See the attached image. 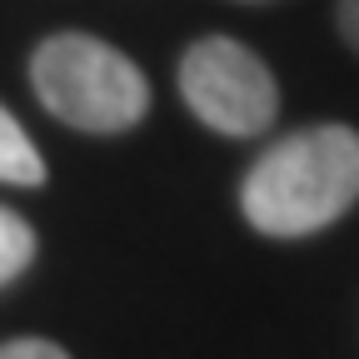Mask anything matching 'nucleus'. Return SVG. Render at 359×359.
<instances>
[{
    "mask_svg": "<svg viewBox=\"0 0 359 359\" xmlns=\"http://www.w3.org/2000/svg\"><path fill=\"white\" fill-rule=\"evenodd\" d=\"M0 185H45V160L6 105H0Z\"/></svg>",
    "mask_w": 359,
    "mask_h": 359,
    "instance_id": "4",
    "label": "nucleus"
},
{
    "mask_svg": "<svg viewBox=\"0 0 359 359\" xmlns=\"http://www.w3.org/2000/svg\"><path fill=\"white\" fill-rule=\"evenodd\" d=\"M339 35L359 50V0H339Z\"/></svg>",
    "mask_w": 359,
    "mask_h": 359,
    "instance_id": "7",
    "label": "nucleus"
},
{
    "mask_svg": "<svg viewBox=\"0 0 359 359\" xmlns=\"http://www.w3.org/2000/svg\"><path fill=\"white\" fill-rule=\"evenodd\" d=\"M30 259H35V230H30L15 210L0 205V285L20 280L25 269H30Z\"/></svg>",
    "mask_w": 359,
    "mask_h": 359,
    "instance_id": "5",
    "label": "nucleus"
},
{
    "mask_svg": "<svg viewBox=\"0 0 359 359\" xmlns=\"http://www.w3.org/2000/svg\"><path fill=\"white\" fill-rule=\"evenodd\" d=\"M359 200V130L309 125L275 150L240 185V210L269 240H299L334 224Z\"/></svg>",
    "mask_w": 359,
    "mask_h": 359,
    "instance_id": "1",
    "label": "nucleus"
},
{
    "mask_svg": "<svg viewBox=\"0 0 359 359\" xmlns=\"http://www.w3.org/2000/svg\"><path fill=\"white\" fill-rule=\"evenodd\" d=\"M0 359H70V354L50 339H11L0 344Z\"/></svg>",
    "mask_w": 359,
    "mask_h": 359,
    "instance_id": "6",
    "label": "nucleus"
},
{
    "mask_svg": "<svg viewBox=\"0 0 359 359\" xmlns=\"http://www.w3.org/2000/svg\"><path fill=\"white\" fill-rule=\"evenodd\" d=\"M30 85L40 105L55 120L90 130V135H115L140 125L150 110V85L130 55L95 35H50L30 60Z\"/></svg>",
    "mask_w": 359,
    "mask_h": 359,
    "instance_id": "2",
    "label": "nucleus"
},
{
    "mask_svg": "<svg viewBox=\"0 0 359 359\" xmlns=\"http://www.w3.org/2000/svg\"><path fill=\"white\" fill-rule=\"evenodd\" d=\"M180 95L200 125L219 135H259L280 115V85L250 45L230 35L195 40L180 60Z\"/></svg>",
    "mask_w": 359,
    "mask_h": 359,
    "instance_id": "3",
    "label": "nucleus"
}]
</instances>
